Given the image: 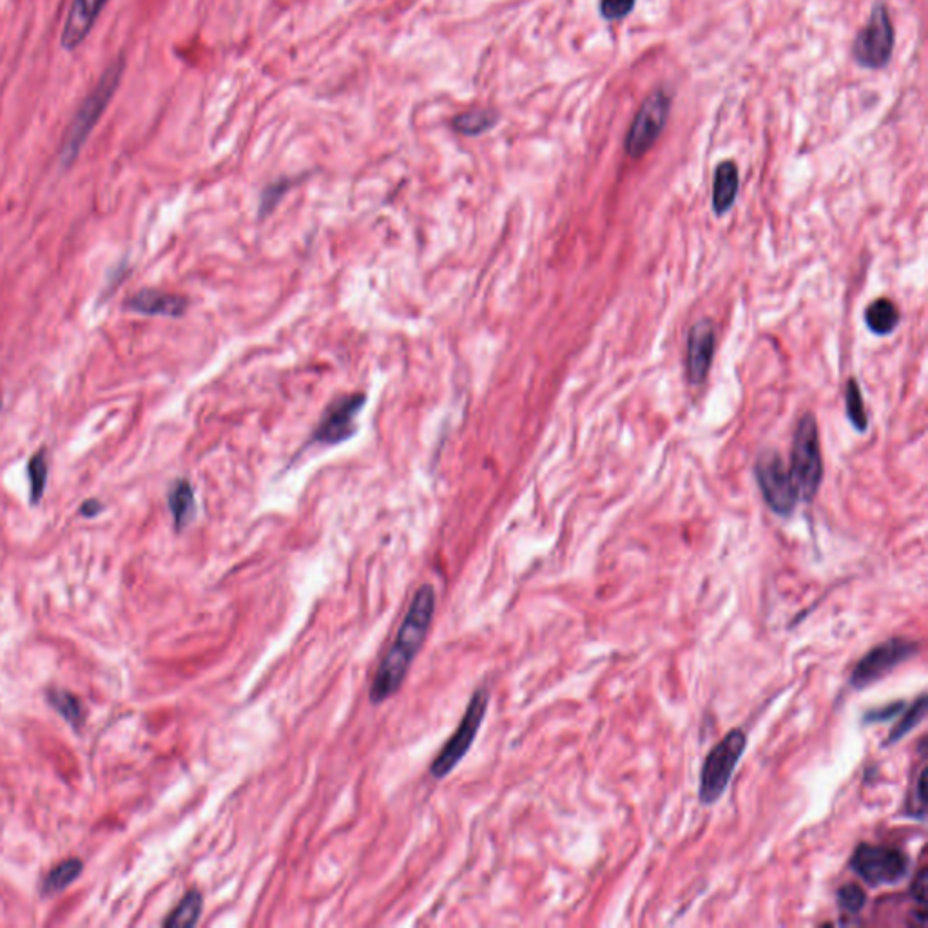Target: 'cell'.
Listing matches in <instances>:
<instances>
[{"mask_svg": "<svg viewBox=\"0 0 928 928\" xmlns=\"http://www.w3.org/2000/svg\"><path fill=\"white\" fill-rule=\"evenodd\" d=\"M896 42V31L885 2H876L870 17L852 44V58L863 69L880 71L889 66Z\"/></svg>", "mask_w": 928, "mask_h": 928, "instance_id": "6", "label": "cell"}, {"mask_svg": "<svg viewBox=\"0 0 928 928\" xmlns=\"http://www.w3.org/2000/svg\"><path fill=\"white\" fill-rule=\"evenodd\" d=\"M488 704H490L488 689L479 687L470 698V702L466 706V711H464L463 718L457 725L454 735L448 738L445 747L439 751L434 762L430 765V774L434 778H437V780L445 778L454 771L457 765L463 762L464 756L470 751L475 736L481 729Z\"/></svg>", "mask_w": 928, "mask_h": 928, "instance_id": "5", "label": "cell"}, {"mask_svg": "<svg viewBox=\"0 0 928 928\" xmlns=\"http://www.w3.org/2000/svg\"><path fill=\"white\" fill-rule=\"evenodd\" d=\"M851 867L870 887L896 885L909 874L910 860L905 852L890 845L861 843L851 858Z\"/></svg>", "mask_w": 928, "mask_h": 928, "instance_id": "7", "label": "cell"}, {"mask_svg": "<svg viewBox=\"0 0 928 928\" xmlns=\"http://www.w3.org/2000/svg\"><path fill=\"white\" fill-rule=\"evenodd\" d=\"M838 901H840L841 909L845 910V912L858 914L867 903V894H865V890L861 889L860 885L849 883V885H845V887L838 890Z\"/></svg>", "mask_w": 928, "mask_h": 928, "instance_id": "25", "label": "cell"}, {"mask_svg": "<svg viewBox=\"0 0 928 928\" xmlns=\"http://www.w3.org/2000/svg\"><path fill=\"white\" fill-rule=\"evenodd\" d=\"M925 715H927V698H925V696H919L918 700H916L907 711H903L901 720H899L898 724H896V727L892 729V733L889 735V742H887V745L896 744L903 736L910 733V731L925 718Z\"/></svg>", "mask_w": 928, "mask_h": 928, "instance_id": "23", "label": "cell"}, {"mask_svg": "<svg viewBox=\"0 0 928 928\" xmlns=\"http://www.w3.org/2000/svg\"><path fill=\"white\" fill-rule=\"evenodd\" d=\"M499 116L490 109H472L455 116L454 126L457 133L464 136H481L497 126Z\"/></svg>", "mask_w": 928, "mask_h": 928, "instance_id": "21", "label": "cell"}, {"mask_svg": "<svg viewBox=\"0 0 928 928\" xmlns=\"http://www.w3.org/2000/svg\"><path fill=\"white\" fill-rule=\"evenodd\" d=\"M789 472L793 477L798 499L803 503H811L818 493L823 477L820 435H818L816 419L812 414H805L796 426L793 459H791Z\"/></svg>", "mask_w": 928, "mask_h": 928, "instance_id": "3", "label": "cell"}, {"mask_svg": "<svg viewBox=\"0 0 928 928\" xmlns=\"http://www.w3.org/2000/svg\"><path fill=\"white\" fill-rule=\"evenodd\" d=\"M29 499L31 504H39L48 484V457L46 450H39L28 463Z\"/></svg>", "mask_w": 928, "mask_h": 928, "instance_id": "22", "label": "cell"}, {"mask_svg": "<svg viewBox=\"0 0 928 928\" xmlns=\"http://www.w3.org/2000/svg\"><path fill=\"white\" fill-rule=\"evenodd\" d=\"M169 510L173 515L174 528L178 532L185 530L196 515V501H194V490L187 479H178L174 481L169 495H167Z\"/></svg>", "mask_w": 928, "mask_h": 928, "instance_id": "16", "label": "cell"}, {"mask_svg": "<svg viewBox=\"0 0 928 928\" xmlns=\"http://www.w3.org/2000/svg\"><path fill=\"white\" fill-rule=\"evenodd\" d=\"M46 700L75 731H80L82 725L86 724V709L77 695L69 693L66 689L53 687L46 691Z\"/></svg>", "mask_w": 928, "mask_h": 928, "instance_id": "18", "label": "cell"}, {"mask_svg": "<svg viewBox=\"0 0 928 928\" xmlns=\"http://www.w3.org/2000/svg\"><path fill=\"white\" fill-rule=\"evenodd\" d=\"M0 408H2V399H0Z\"/></svg>", "mask_w": 928, "mask_h": 928, "instance_id": "30", "label": "cell"}, {"mask_svg": "<svg viewBox=\"0 0 928 928\" xmlns=\"http://www.w3.org/2000/svg\"><path fill=\"white\" fill-rule=\"evenodd\" d=\"M903 707H905L903 702H896V704H892V706L885 707V709H880V713H878V711H872V713L867 715L865 720H867V722H883V720H889V718H892V716L899 715Z\"/></svg>", "mask_w": 928, "mask_h": 928, "instance_id": "28", "label": "cell"}, {"mask_svg": "<svg viewBox=\"0 0 928 928\" xmlns=\"http://www.w3.org/2000/svg\"><path fill=\"white\" fill-rule=\"evenodd\" d=\"M919 644L909 638H890L881 642L876 648L870 649L865 657L861 658L856 667L852 669L851 686L856 689L872 686L880 682L881 678L890 675L896 667L905 664L907 660L918 655Z\"/></svg>", "mask_w": 928, "mask_h": 928, "instance_id": "9", "label": "cell"}, {"mask_svg": "<svg viewBox=\"0 0 928 928\" xmlns=\"http://www.w3.org/2000/svg\"><path fill=\"white\" fill-rule=\"evenodd\" d=\"M434 613V588L430 584H423L410 602V608L401 622L394 644L388 649L387 655L377 667L376 675L372 678L368 696L374 704H381L392 698L403 686L414 658L425 644L426 633L430 629Z\"/></svg>", "mask_w": 928, "mask_h": 928, "instance_id": "1", "label": "cell"}, {"mask_svg": "<svg viewBox=\"0 0 928 928\" xmlns=\"http://www.w3.org/2000/svg\"><path fill=\"white\" fill-rule=\"evenodd\" d=\"M899 321V310L887 298L876 300L865 312V323L874 334L885 336L896 329Z\"/></svg>", "mask_w": 928, "mask_h": 928, "instance_id": "20", "label": "cell"}, {"mask_svg": "<svg viewBox=\"0 0 928 928\" xmlns=\"http://www.w3.org/2000/svg\"><path fill=\"white\" fill-rule=\"evenodd\" d=\"M845 406H847V416L851 419L854 428H858L860 432H865V428L869 425V419L865 414L860 385H858L856 379H851L849 385L845 388Z\"/></svg>", "mask_w": 928, "mask_h": 928, "instance_id": "24", "label": "cell"}, {"mask_svg": "<svg viewBox=\"0 0 928 928\" xmlns=\"http://www.w3.org/2000/svg\"><path fill=\"white\" fill-rule=\"evenodd\" d=\"M747 736L742 729H733L707 754L700 773L698 798L704 805H713L722 798L744 756Z\"/></svg>", "mask_w": 928, "mask_h": 928, "instance_id": "4", "label": "cell"}, {"mask_svg": "<svg viewBox=\"0 0 928 928\" xmlns=\"http://www.w3.org/2000/svg\"><path fill=\"white\" fill-rule=\"evenodd\" d=\"M106 4L107 0H73L60 37L62 48L68 51L77 49L91 33L100 11L106 8Z\"/></svg>", "mask_w": 928, "mask_h": 928, "instance_id": "13", "label": "cell"}, {"mask_svg": "<svg viewBox=\"0 0 928 928\" xmlns=\"http://www.w3.org/2000/svg\"><path fill=\"white\" fill-rule=\"evenodd\" d=\"M102 510H104V504L100 503V501H97V499H87V501H84V504L80 506L78 513H80L82 517L93 519V517L100 515Z\"/></svg>", "mask_w": 928, "mask_h": 928, "instance_id": "29", "label": "cell"}, {"mask_svg": "<svg viewBox=\"0 0 928 928\" xmlns=\"http://www.w3.org/2000/svg\"><path fill=\"white\" fill-rule=\"evenodd\" d=\"M715 354V327L702 319L689 332L687 339V376L693 385L706 379Z\"/></svg>", "mask_w": 928, "mask_h": 928, "instance_id": "12", "label": "cell"}, {"mask_svg": "<svg viewBox=\"0 0 928 928\" xmlns=\"http://www.w3.org/2000/svg\"><path fill=\"white\" fill-rule=\"evenodd\" d=\"M925 767L919 769L918 780L914 783L916 793L909 796V812L916 818H925V807H927V794H925Z\"/></svg>", "mask_w": 928, "mask_h": 928, "instance_id": "27", "label": "cell"}, {"mask_svg": "<svg viewBox=\"0 0 928 928\" xmlns=\"http://www.w3.org/2000/svg\"><path fill=\"white\" fill-rule=\"evenodd\" d=\"M124 68H126L124 58L115 60L102 73L97 86L91 89V93L82 102V106L78 107L77 115L73 116L68 131L64 135V140H62V145H60V153H58V160L64 167H69L77 160V156L80 155V151H82L87 138L91 135V131L95 129L100 116L104 115L111 98L115 95L118 84L122 80V75H124Z\"/></svg>", "mask_w": 928, "mask_h": 928, "instance_id": "2", "label": "cell"}, {"mask_svg": "<svg viewBox=\"0 0 928 928\" xmlns=\"http://www.w3.org/2000/svg\"><path fill=\"white\" fill-rule=\"evenodd\" d=\"M189 307L184 296L164 292V290L144 289L133 294L126 301V309L144 316H162V318H180Z\"/></svg>", "mask_w": 928, "mask_h": 928, "instance_id": "14", "label": "cell"}, {"mask_svg": "<svg viewBox=\"0 0 928 928\" xmlns=\"http://www.w3.org/2000/svg\"><path fill=\"white\" fill-rule=\"evenodd\" d=\"M671 111V95L666 87H657L644 98L638 107L633 124L626 136V153L631 158H642L653 145L657 144Z\"/></svg>", "mask_w": 928, "mask_h": 928, "instance_id": "8", "label": "cell"}, {"mask_svg": "<svg viewBox=\"0 0 928 928\" xmlns=\"http://www.w3.org/2000/svg\"><path fill=\"white\" fill-rule=\"evenodd\" d=\"M754 472L767 506L778 515H791L800 499L791 472L787 470L780 454L774 450H765L758 457Z\"/></svg>", "mask_w": 928, "mask_h": 928, "instance_id": "10", "label": "cell"}, {"mask_svg": "<svg viewBox=\"0 0 928 928\" xmlns=\"http://www.w3.org/2000/svg\"><path fill=\"white\" fill-rule=\"evenodd\" d=\"M82 870H84V861L78 860V858H68V860L60 861L40 881V896L49 898V896H55L58 892L68 889L71 883H75L80 878Z\"/></svg>", "mask_w": 928, "mask_h": 928, "instance_id": "17", "label": "cell"}, {"mask_svg": "<svg viewBox=\"0 0 928 928\" xmlns=\"http://www.w3.org/2000/svg\"><path fill=\"white\" fill-rule=\"evenodd\" d=\"M203 898L200 890H189L182 901L164 919V927H194L202 916Z\"/></svg>", "mask_w": 928, "mask_h": 928, "instance_id": "19", "label": "cell"}, {"mask_svg": "<svg viewBox=\"0 0 928 928\" xmlns=\"http://www.w3.org/2000/svg\"><path fill=\"white\" fill-rule=\"evenodd\" d=\"M365 403V394H345L334 399L319 419L318 426L312 434V441L319 445L334 446L354 437L358 430L356 419Z\"/></svg>", "mask_w": 928, "mask_h": 928, "instance_id": "11", "label": "cell"}, {"mask_svg": "<svg viewBox=\"0 0 928 928\" xmlns=\"http://www.w3.org/2000/svg\"><path fill=\"white\" fill-rule=\"evenodd\" d=\"M740 187V174L735 162L725 160L716 167L713 178V209L718 216L727 213L736 200Z\"/></svg>", "mask_w": 928, "mask_h": 928, "instance_id": "15", "label": "cell"}, {"mask_svg": "<svg viewBox=\"0 0 928 928\" xmlns=\"http://www.w3.org/2000/svg\"><path fill=\"white\" fill-rule=\"evenodd\" d=\"M637 0H600V15L606 20H622L635 10Z\"/></svg>", "mask_w": 928, "mask_h": 928, "instance_id": "26", "label": "cell"}]
</instances>
